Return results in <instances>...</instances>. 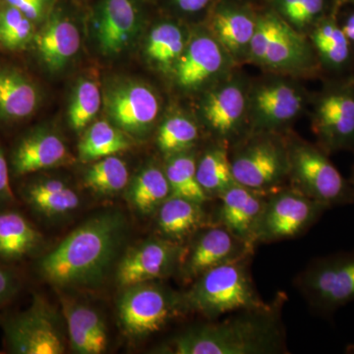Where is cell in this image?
I'll return each instance as SVG.
<instances>
[{"instance_id":"6da1fadb","label":"cell","mask_w":354,"mask_h":354,"mask_svg":"<svg viewBox=\"0 0 354 354\" xmlns=\"http://www.w3.org/2000/svg\"><path fill=\"white\" fill-rule=\"evenodd\" d=\"M127 232V220L120 212L93 216L41 258L39 274L59 288L100 285L118 259Z\"/></svg>"},{"instance_id":"7a4b0ae2","label":"cell","mask_w":354,"mask_h":354,"mask_svg":"<svg viewBox=\"0 0 354 354\" xmlns=\"http://www.w3.org/2000/svg\"><path fill=\"white\" fill-rule=\"evenodd\" d=\"M276 304L245 310L218 322L183 330L160 353L172 354H271L286 351Z\"/></svg>"},{"instance_id":"3957f363","label":"cell","mask_w":354,"mask_h":354,"mask_svg":"<svg viewBox=\"0 0 354 354\" xmlns=\"http://www.w3.org/2000/svg\"><path fill=\"white\" fill-rule=\"evenodd\" d=\"M246 260L218 266L192 281L189 290L183 295L186 310L212 320L268 306L254 286Z\"/></svg>"},{"instance_id":"277c9868","label":"cell","mask_w":354,"mask_h":354,"mask_svg":"<svg viewBox=\"0 0 354 354\" xmlns=\"http://www.w3.org/2000/svg\"><path fill=\"white\" fill-rule=\"evenodd\" d=\"M286 147L291 188L329 209L353 204L351 183L333 164L329 153L318 145L297 138L286 140Z\"/></svg>"},{"instance_id":"5b68a950","label":"cell","mask_w":354,"mask_h":354,"mask_svg":"<svg viewBox=\"0 0 354 354\" xmlns=\"http://www.w3.org/2000/svg\"><path fill=\"white\" fill-rule=\"evenodd\" d=\"M248 58L274 71L293 73L321 69L309 39L272 13L264 14L256 19Z\"/></svg>"},{"instance_id":"8992f818","label":"cell","mask_w":354,"mask_h":354,"mask_svg":"<svg viewBox=\"0 0 354 354\" xmlns=\"http://www.w3.org/2000/svg\"><path fill=\"white\" fill-rule=\"evenodd\" d=\"M312 131L326 153L354 152V75L330 78L313 99Z\"/></svg>"},{"instance_id":"52a82bcc","label":"cell","mask_w":354,"mask_h":354,"mask_svg":"<svg viewBox=\"0 0 354 354\" xmlns=\"http://www.w3.org/2000/svg\"><path fill=\"white\" fill-rule=\"evenodd\" d=\"M186 310L183 295L153 281L127 286L118 300V319L133 339L150 337Z\"/></svg>"},{"instance_id":"ba28073f","label":"cell","mask_w":354,"mask_h":354,"mask_svg":"<svg viewBox=\"0 0 354 354\" xmlns=\"http://www.w3.org/2000/svg\"><path fill=\"white\" fill-rule=\"evenodd\" d=\"M232 174L239 185L268 193L288 177L286 141L272 132L252 133L230 156Z\"/></svg>"},{"instance_id":"9c48e42d","label":"cell","mask_w":354,"mask_h":354,"mask_svg":"<svg viewBox=\"0 0 354 354\" xmlns=\"http://www.w3.org/2000/svg\"><path fill=\"white\" fill-rule=\"evenodd\" d=\"M295 283L314 311L333 315L354 301V251L317 258L298 274Z\"/></svg>"},{"instance_id":"30bf717a","label":"cell","mask_w":354,"mask_h":354,"mask_svg":"<svg viewBox=\"0 0 354 354\" xmlns=\"http://www.w3.org/2000/svg\"><path fill=\"white\" fill-rule=\"evenodd\" d=\"M328 207L293 188L268 193L255 232V244L295 239L306 232Z\"/></svg>"},{"instance_id":"8fae6325","label":"cell","mask_w":354,"mask_h":354,"mask_svg":"<svg viewBox=\"0 0 354 354\" xmlns=\"http://www.w3.org/2000/svg\"><path fill=\"white\" fill-rule=\"evenodd\" d=\"M7 348L16 354H62L66 348L57 312L41 297L3 323Z\"/></svg>"},{"instance_id":"7c38bea8","label":"cell","mask_w":354,"mask_h":354,"mask_svg":"<svg viewBox=\"0 0 354 354\" xmlns=\"http://www.w3.org/2000/svg\"><path fill=\"white\" fill-rule=\"evenodd\" d=\"M304 106V92L295 84L268 79L248 91L247 121L252 133H274L295 120Z\"/></svg>"},{"instance_id":"4fadbf2b","label":"cell","mask_w":354,"mask_h":354,"mask_svg":"<svg viewBox=\"0 0 354 354\" xmlns=\"http://www.w3.org/2000/svg\"><path fill=\"white\" fill-rule=\"evenodd\" d=\"M194 235L178 267L185 281H194L213 268L252 256L254 246L223 225L202 227Z\"/></svg>"},{"instance_id":"5bb4252c","label":"cell","mask_w":354,"mask_h":354,"mask_svg":"<svg viewBox=\"0 0 354 354\" xmlns=\"http://www.w3.org/2000/svg\"><path fill=\"white\" fill-rule=\"evenodd\" d=\"M185 247L165 237H151L124 254L116 271L123 288L165 278L180 264Z\"/></svg>"},{"instance_id":"9a60e30c","label":"cell","mask_w":354,"mask_h":354,"mask_svg":"<svg viewBox=\"0 0 354 354\" xmlns=\"http://www.w3.org/2000/svg\"><path fill=\"white\" fill-rule=\"evenodd\" d=\"M248 91L241 78H232L205 95L202 118L218 141L227 143L241 133L247 120Z\"/></svg>"},{"instance_id":"2e32d148","label":"cell","mask_w":354,"mask_h":354,"mask_svg":"<svg viewBox=\"0 0 354 354\" xmlns=\"http://www.w3.org/2000/svg\"><path fill=\"white\" fill-rule=\"evenodd\" d=\"M106 108L123 131L143 135L150 131L160 113V101L145 84H120L106 94Z\"/></svg>"},{"instance_id":"e0dca14e","label":"cell","mask_w":354,"mask_h":354,"mask_svg":"<svg viewBox=\"0 0 354 354\" xmlns=\"http://www.w3.org/2000/svg\"><path fill=\"white\" fill-rule=\"evenodd\" d=\"M230 58L212 34L198 35L184 48L174 67L176 83L192 91L223 78Z\"/></svg>"},{"instance_id":"ac0fdd59","label":"cell","mask_w":354,"mask_h":354,"mask_svg":"<svg viewBox=\"0 0 354 354\" xmlns=\"http://www.w3.org/2000/svg\"><path fill=\"white\" fill-rule=\"evenodd\" d=\"M309 41L320 68L330 78L354 75V51L335 16H325L312 26Z\"/></svg>"},{"instance_id":"d6986e66","label":"cell","mask_w":354,"mask_h":354,"mask_svg":"<svg viewBox=\"0 0 354 354\" xmlns=\"http://www.w3.org/2000/svg\"><path fill=\"white\" fill-rule=\"evenodd\" d=\"M267 195L235 184L218 199V225L255 247V232L264 209Z\"/></svg>"},{"instance_id":"ffe728a7","label":"cell","mask_w":354,"mask_h":354,"mask_svg":"<svg viewBox=\"0 0 354 354\" xmlns=\"http://www.w3.org/2000/svg\"><path fill=\"white\" fill-rule=\"evenodd\" d=\"M74 158L64 142L55 133L38 130L21 139L11 157L14 174L27 176L34 172L71 164Z\"/></svg>"},{"instance_id":"44dd1931","label":"cell","mask_w":354,"mask_h":354,"mask_svg":"<svg viewBox=\"0 0 354 354\" xmlns=\"http://www.w3.org/2000/svg\"><path fill=\"white\" fill-rule=\"evenodd\" d=\"M70 346L79 354H101L108 348L109 334L101 314L72 298L62 297Z\"/></svg>"},{"instance_id":"7402d4cb","label":"cell","mask_w":354,"mask_h":354,"mask_svg":"<svg viewBox=\"0 0 354 354\" xmlns=\"http://www.w3.org/2000/svg\"><path fill=\"white\" fill-rule=\"evenodd\" d=\"M139 27L135 0H102L97 19V41L102 53L116 55L131 43Z\"/></svg>"},{"instance_id":"603a6c76","label":"cell","mask_w":354,"mask_h":354,"mask_svg":"<svg viewBox=\"0 0 354 354\" xmlns=\"http://www.w3.org/2000/svg\"><path fill=\"white\" fill-rule=\"evenodd\" d=\"M44 64L53 71L64 68L80 48V32L74 23L59 14L50 17L35 38Z\"/></svg>"},{"instance_id":"cb8c5ba5","label":"cell","mask_w":354,"mask_h":354,"mask_svg":"<svg viewBox=\"0 0 354 354\" xmlns=\"http://www.w3.org/2000/svg\"><path fill=\"white\" fill-rule=\"evenodd\" d=\"M256 19L234 7H220L211 19V34L235 62L248 58Z\"/></svg>"},{"instance_id":"d4e9b609","label":"cell","mask_w":354,"mask_h":354,"mask_svg":"<svg viewBox=\"0 0 354 354\" xmlns=\"http://www.w3.org/2000/svg\"><path fill=\"white\" fill-rule=\"evenodd\" d=\"M39 94L25 74L12 67H0V120L18 121L36 111Z\"/></svg>"},{"instance_id":"484cf974","label":"cell","mask_w":354,"mask_h":354,"mask_svg":"<svg viewBox=\"0 0 354 354\" xmlns=\"http://www.w3.org/2000/svg\"><path fill=\"white\" fill-rule=\"evenodd\" d=\"M203 206L201 203L171 195L157 212L158 228L162 237L181 243L196 234L204 227L207 218Z\"/></svg>"},{"instance_id":"4316f807","label":"cell","mask_w":354,"mask_h":354,"mask_svg":"<svg viewBox=\"0 0 354 354\" xmlns=\"http://www.w3.org/2000/svg\"><path fill=\"white\" fill-rule=\"evenodd\" d=\"M41 242V232L24 216L14 211L0 212V261L22 260Z\"/></svg>"},{"instance_id":"83f0119b","label":"cell","mask_w":354,"mask_h":354,"mask_svg":"<svg viewBox=\"0 0 354 354\" xmlns=\"http://www.w3.org/2000/svg\"><path fill=\"white\" fill-rule=\"evenodd\" d=\"M23 197L30 208L48 218L71 213L81 203L75 191L58 179H43L28 184Z\"/></svg>"},{"instance_id":"f1b7e54d","label":"cell","mask_w":354,"mask_h":354,"mask_svg":"<svg viewBox=\"0 0 354 354\" xmlns=\"http://www.w3.org/2000/svg\"><path fill=\"white\" fill-rule=\"evenodd\" d=\"M197 179L209 199L220 198L236 184L227 143L218 141L197 160Z\"/></svg>"},{"instance_id":"f546056e","label":"cell","mask_w":354,"mask_h":354,"mask_svg":"<svg viewBox=\"0 0 354 354\" xmlns=\"http://www.w3.org/2000/svg\"><path fill=\"white\" fill-rule=\"evenodd\" d=\"M171 196V187L165 169L148 165L135 177L129 190L130 202L143 215L157 213L162 203Z\"/></svg>"},{"instance_id":"4dcf8cb0","label":"cell","mask_w":354,"mask_h":354,"mask_svg":"<svg viewBox=\"0 0 354 354\" xmlns=\"http://www.w3.org/2000/svg\"><path fill=\"white\" fill-rule=\"evenodd\" d=\"M131 146L124 131L108 121L91 125L79 143V158L84 162L99 160L127 151Z\"/></svg>"},{"instance_id":"1f68e13d","label":"cell","mask_w":354,"mask_h":354,"mask_svg":"<svg viewBox=\"0 0 354 354\" xmlns=\"http://www.w3.org/2000/svg\"><path fill=\"white\" fill-rule=\"evenodd\" d=\"M196 169V158L189 151L167 156L165 172L171 196L186 198L201 204L208 201L198 181Z\"/></svg>"},{"instance_id":"d6a6232c","label":"cell","mask_w":354,"mask_h":354,"mask_svg":"<svg viewBox=\"0 0 354 354\" xmlns=\"http://www.w3.org/2000/svg\"><path fill=\"white\" fill-rule=\"evenodd\" d=\"M183 30L174 23L156 26L147 41L146 53L153 64L162 68L174 67L185 48Z\"/></svg>"},{"instance_id":"836d02e7","label":"cell","mask_w":354,"mask_h":354,"mask_svg":"<svg viewBox=\"0 0 354 354\" xmlns=\"http://www.w3.org/2000/svg\"><path fill=\"white\" fill-rule=\"evenodd\" d=\"M129 171L127 164L115 156L97 160L84 176L85 186L101 195H113L127 187Z\"/></svg>"},{"instance_id":"e575fe53","label":"cell","mask_w":354,"mask_h":354,"mask_svg":"<svg viewBox=\"0 0 354 354\" xmlns=\"http://www.w3.org/2000/svg\"><path fill=\"white\" fill-rule=\"evenodd\" d=\"M199 139L196 123L184 115L171 116L158 128V148L167 156L187 152Z\"/></svg>"},{"instance_id":"d590c367","label":"cell","mask_w":354,"mask_h":354,"mask_svg":"<svg viewBox=\"0 0 354 354\" xmlns=\"http://www.w3.org/2000/svg\"><path fill=\"white\" fill-rule=\"evenodd\" d=\"M102 95L95 81L83 80L77 85L70 104L68 120L75 131H81L94 120L101 108Z\"/></svg>"},{"instance_id":"8d00e7d4","label":"cell","mask_w":354,"mask_h":354,"mask_svg":"<svg viewBox=\"0 0 354 354\" xmlns=\"http://www.w3.org/2000/svg\"><path fill=\"white\" fill-rule=\"evenodd\" d=\"M325 6L326 0H279L283 19L295 30L312 27L323 17Z\"/></svg>"},{"instance_id":"74e56055","label":"cell","mask_w":354,"mask_h":354,"mask_svg":"<svg viewBox=\"0 0 354 354\" xmlns=\"http://www.w3.org/2000/svg\"><path fill=\"white\" fill-rule=\"evenodd\" d=\"M20 290V281L13 271L0 265V307L8 304Z\"/></svg>"},{"instance_id":"f35d334b","label":"cell","mask_w":354,"mask_h":354,"mask_svg":"<svg viewBox=\"0 0 354 354\" xmlns=\"http://www.w3.org/2000/svg\"><path fill=\"white\" fill-rule=\"evenodd\" d=\"M2 1L19 9L28 19L35 22L43 18L50 0H2Z\"/></svg>"},{"instance_id":"ab89813d","label":"cell","mask_w":354,"mask_h":354,"mask_svg":"<svg viewBox=\"0 0 354 354\" xmlns=\"http://www.w3.org/2000/svg\"><path fill=\"white\" fill-rule=\"evenodd\" d=\"M13 201L14 194L9 178L8 164L6 156L0 149V206H6Z\"/></svg>"},{"instance_id":"60d3db41","label":"cell","mask_w":354,"mask_h":354,"mask_svg":"<svg viewBox=\"0 0 354 354\" xmlns=\"http://www.w3.org/2000/svg\"><path fill=\"white\" fill-rule=\"evenodd\" d=\"M209 0H174L179 9L184 12L194 13L208 6Z\"/></svg>"},{"instance_id":"b9f144b4","label":"cell","mask_w":354,"mask_h":354,"mask_svg":"<svg viewBox=\"0 0 354 354\" xmlns=\"http://www.w3.org/2000/svg\"><path fill=\"white\" fill-rule=\"evenodd\" d=\"M339 24H341L342 31L346 34V38L348 39L354 51V11L348 14L344 18L342 22H339Z\"/></svg>"},{"instance_id":"7bdbcfd3","label":"cell","mask_w":354,"mask_h":354,"mask_svg":"<svg viewBox=\"0 0 354 354\" xmlns=\"http://www.w3.org/2000/svg\"><path fill=\"white\" fill-rule=\"evenodd\" d=\"M349 183H351V187H353V192H354V162L353 165V167H351V177H349Z\"/></svg>"},{"instance_id":"ee69618b","label":"cell","mask_w":354,"mask_h":354,"mask_svg":"<svg viewBox=\"0 0 354 354\" xmlns=\"http://www.w3.org/2000/svg\"><path fill=\"white\" fill-rule=\"evenodd\" d=\"M346 353L349 354H354V344H351L346 349Z\"/></svg>"},{"instance_id":"f6af8a7d","label":"cell","mask_w":354,"mask_h":354,"mask_svg":"<svg viewBox=\"0 0 354 354\" xmlns=\"http://www.w3.org/2000/svg\"><path fill=\"white\" fill-rule=\"evenodd\" d=\"M351 1H354V0H351Z\"/></svg>"}]
</instances>
